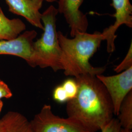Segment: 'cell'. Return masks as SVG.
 Here are the masks:
<instances>
[{"mask_svg": "<svg viewBox=\"0 0 132 132\" xmlns=\"http://www.w3.org/2000/svg\"><path fill=\"white\" fill-rule=\"evenodd\" d=\"M0 132H6L4 123L0 119Z\"/></svg>", "mask_w": 132, "mask_h": 132, "instance_id": "18", "label": "cell"}, {"mask_svg": "<svg viewBox=\"0 0 132 132\" xmlns=\"http://www.w3.org/2000/svg\"><path fill=\"white\" fill-rule=\"evenodd\" d=\"M6 132H32L30 121L21 113L9 112L1 119Z\"/></svg>", "mask_w": 132, "mask_h": 132, "instance_id": "11", "label": "cell"}, {"mask_svg": "<svg viewBox=\"0 0 132 132\" xmlns=\"http://www.w3.org/2000/svg\"><path fill=\"white\" fill-rule=\"evenodd\" d=\"M58 14L57 9L52 5L41 14L44 32L41 37L33 43L30 61L28 64L32 68H51L54 72L63 70L62 51L56 29Z\"/></svg>", "mask_w": 132, "mask_h": 132, "instance_id": "3", "label": "cell"}, {"mask_svg": "<svg viewBox=\"0 0 132 132\" xmlns=\"http://www.w3.org/2000/svg\"><path fill=\"white\" fill-rule=\"evenodd\" d=\"M37 32L27 30L16 38L0 40V55H10L23 59L29 64L32 52L34 40Z\"/></svg>", "mask_w": 132, "mask_h": 132, "instance_id": "7", "label": "cell"}, {"mask_svg": "<svg viewBox=\"0 0 132 132\" xmlns=\"http://www.w3.org/2000/svg\"><path fill=\"white\" fill-rule=\"evenodd\" d=\"M3 107V102H2L1 99H0V113H1V111H2Z\"/></svg>", "mask_w": 132, "mask_h": 132, "instance_id": "21", "label": "cell"}, {"mask_svg": "<svg viewBox=\"0 0 132 132\" xmlns=\"http://www.w3.org/2000/svg\"><path fill=\"white\" fill-rule=\"evenodd\" d=\"M66 92L69 100L74 98L78 92V84L75 78H69L64 81L62 84Z\"/></svg>", "mask_w": 132, "mask_h": 132, "instance_id": "13", "label": "cell"}, {"mask_svg": "<svg viewBox=\"0 0 132 132\" xmlns=\"http://www.w3.org/2000/svg\"><path fill=\"white\" fill-rule=\"evenodd\" d=\"M115 10L116 21L113 25L105 28L102 32L104 40L107 42V50L112 53L115 50L114 41L117 35L116 31L121 25L132 27V5L130 0H112L111 4Z\"/></svg>", "mask_w": 132, "mask_h": 132, "instance_id": "6", "label": "cell"}, {"mask_svg": "<svg viewBox=\"0 0 132 132\" xmlns=\"http://www.w3.org/2000/svg\"><path fill=\"white\" fill-rule=\"evenodd\" d=\"M132 67V44L131 45L128 52L126 56L118 65L116 66L114 71L117 73L121 72L123 71L126 70Z\"/></svg>", "mask_w": 132, "mask_h": 132, "instance_id": "14", "label": "cell"}, {"mask_svg": "<svg viewBox=\"0 0 132 132\" xmlns=\"http://www.w3.org/2000/svg\"><path fill=\"white\" fill-rule=\"evenodd\" d=\"M58 39L62 51L61 63L66 76L75 77L84 74L101 75L106 67H94L89 62L90 58L104 41L102 33L77 31L71 39L58 31Z\"/></svg>", "mask_w": 132, "mask_h": 132, "instance_id": "2", "label": "cell"}, {"mask_svg": "<svg viewBox=\"0 0 132 132\" xmlns=\"http://www.w3.org/2000/svg\"><path fill=\"white\" fill-rule=\"evenodd\" d=\"M96 76L107 90L113 105L114 114L118 116L123 99L132 90V67L117 75L105 76L101 74Z\"/></svg>", "mask_w": 132, "mask_h": 132, "instance_id": "5", "label": "cell"}, {"mask_svg": "<svg viewBox=\"0 0 132 132\" xmlns=\"http://www.w3.org/2000/svg\"><path fill=\"white\" fill-rule=\"evenodd\" d=\"M30 124L32 132H90L75 119L55 115L51 105L47 104L34 116Z\"/></svg>", "mask_w": 132, "mask_h": 132, "instance_id": "4", "label": "cell"}, {"mask_svg": "<svg viewBox=\"0 0 132 132\" xmlns=\"http://www.w3.org/2000/svg\"><path fill=\"white\" fill-rule=\"evenodd\" d=\"M121 126L118 119L113 118L101 130V132H119Z\"/></svg>", "mask_w": 132, "mask_h": 132, "instance_id": "16", "label": "cell"}, {"mask_svg": "<svg viewBox=\"0 0 132 132\" xmlns=\"http://www.w3.org/2000/svg\"><path fill=\"white\" fill-rule=\"evenodd\" d=\"M52 96L53 99L58 103H63L69 101L66 92L62 85L57 86L55 88L53 91Z\"/></svg>", "mask_w": 132, "mask_h": 132, "instance_id": "15", "label": "cell"}, {"mask_svg": "<svg viewBox=\"0 0 132 132\" xmlns=\"http://www.w3.org/2000/svg\"><path fill=\"white\" fill-rule=\"evenodd\" d=\"M75 79L78 92L67 102L68 117L78 121L90 132L101 130L113 118V105L107 90L96 76L84 74Z\"/></svg>", "mask_w": 132, "mask_h": 132, "instance_id": "1", "label": "cell"}, {"mask_svg": "<svg viewBox=\"0 0 132 132\" xmlns=\"http://www.w3.org/2000/svg\"><path fill=\"white\" fill-rule=\"evenodd\" d=\"M84 0H59L57 10L63 14L71 28V37L79 31L86 32L89 26L87 15L80 10Z\"/></svg>", "mask_w": 132, "mask_h": 132, "instance_id": "8", "label": "cell"}, {"mask_svg": "<svg viewBox=\"0 0 132 132\" xmlns=\"http://www.w3.org/2000/svg\"><path fill=\"white\" fill-rule=\"evenodd\" d=\"M118 119L121 128L132 130V90L123 99L120 105Z\"/></svg>", "mask_w": 132, "mask_h": 132, "instance_id": "12", "label": "cell"}, {"mask_svg": "<svg viewBox=\"0 0 132 132\" xmlns=\"http://www.w3.org/2000/svg\"><path fill=\"white\" fill-rule=\"evenodd\" d=\"M26 29V26L19 18H7L0 7V40L17 37Z\"/></svg>", "mask_w": 132, "mask_h": 132, "instance_id": "10", "label": "cell"}, {"mask_svg": "<svg viewBox=\"0 0 132 132\" xmlns=\"http://www.w3.org/2000/svg\"><path fill=\"white\" fill-rule=\"evenodd\" d=\"M12 95L8 85L0 79V99L3 98H10L12 96Z\"/></svg>", "mask_w": 132, "mask_h": 132, "instance_id": "17", "label": "cell"}, {"mask_svg": "<svg viewBox=\"0 0 132 132\" xmlns=\"http://www.w3.org/2000/svg\"><path fill=\"white\" fill-rule=\"evenodd\" d=\"M33 1H35V2H37L41 3H43L44 1L47 2H48V3H53V2H55L57 1V0H33Z\"/></svg>", "mask_w": 132, "mask_h": 132, "instance_id": "19", "label": "cell"}, {"mask_svg": "<svg viewBox=\"0 0 132 132\" xmlns=\"http://www.w3.org/2000/svg\"><path fill=\"white\" fill-rule=\"evenodd\" d=\"M10 12L24 17L32 26L43 30L40 10L43 3L33 0H5Z\"/></svg>", "mask_w": 132, "mask_h": 132, "instance_id": "9", "label": "cell"}, {"mask_svg": "<svg viewBox=\"0 0 132 132\" xmlns=\"http://www.w3.org/2000/svg\"><path fill=\"white\" fill-rule=\"evenodd\" d=\"M119 132H132V131L131 130H128V129H126L123 128H121Z\"/></svg>", "mask_w": 132, "mask_h": 132, "instance_id": "20", "label": "cell"}]
</instances>
